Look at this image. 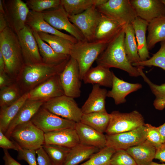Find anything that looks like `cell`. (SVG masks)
<instances>
[{
	"label": "cell",
	"instance_id": "7dc6e473",
	"mask_svg": "<svg viewBox=\"0 0 165 165\" xmlns=\"http://www.w3.org/2000/svg\"><path fill=\"white\" fill-rule=\"evenodd\" d=\"M15 82L5 72H0V89L8 86Z\"/></svg>",
	"mask_w": 165,
	"mask_h": 165
},
{
	"label": "cell",
	"instance_id": "f1b7e54d",
	"mask_svg": "<svg viewBox=\"0 0 165 165\" xmlns=\"http://www.w3.org/2000/svg\"><path fill=\"white\" fill-rule=\"evenodd\" d=\"M36 41L43 63L51 64H61L69 58V55L58 53L40 38L38 33L32 31Z\"/></svg>",
	"mask_w": 165,
	"mask_h": 165
},
{
	"label": "cell",
	"instance_id": "1f68e13d",
	"mask_svg": "<svg viewBox=\"0 0 165 165\" xmlns=\"http://www.w3.org/2000/svg\"><path fill=\"white\" fill-rule=\"evenodd\" d=\"M110 119L106 111L83 114L80 122L101 133L105 132Z\"/></svg>",
	"mask_w": 165,
	"mask_h": 165
},
{
	"label": "cell",
	"instance_id": "db71d44e",
	"mask_svg": "<svg viewBox=\"0 0 165 165\" xmlns=\"http://www.w3.org/2000/svg\"><path fill=\"white\" fill-rule=\"evenodd\" d=\"M0 13H2L4 15L5 14V11L2 0H0Z\"/></svg>",
	"mask_w": 165,
	"mask_h": 165
},
{
	"label": "cell",
	"instance_id": "6da1fadb",
	"mask_svg": "<svg viewBox=\"0 0 165 165\" xmlns=\"http://www.w3.org/2000/svg\"><path fill=\"white\" fill-rule=\"evenodd\" d=\"M70 58L57 64L42 62L30 65H25L15 81L22 94L28 93L52 76L59 75Z\"/></svg>",
	"mask_w": 165,
	"mask_h": 165
},
{
	"label": "cell",
	"instance_id": "f907efd6",
	"mask_svg": "<svg viewBox=\"0 0 165 165\" xmlns=\"http://www.w3.org/2000/svg\"><path fill=\"white\" fill-rule=\"evenodd\" d=\"M7 27H8L7 22L4 15L0 13V33Z\"/></svg>",
	"mask_w": 165,
	"mask_h": 165
},
{
	"label": "cell",
	"instance_id": "9f6ffc18",
	"mask_svg": "<svg viewBox=\"0 0 165 165\" xmlns=\"http://www.w3.org/2000/svg\"><path fill=\"white\" fill-rule=\"evenodd\" d=\"M162 1L163 3L165 5V0H162Z\"/></svg>",
	"mask_w": 165,
	"mask_h": 165
},
{
	"label": "cell",
	"instance_id": "ac0fdd59",
	"mask_svg": "<svg viewBox=\"0 0 165 165\" xmlns=\"http://www.w3.org/2000/svg\"><path fill=\"white\" fill-rule=\"evenodd\" d=\"M125 28L116 20L101 14L94 42L108 44Z\"/></svg>",
	"mask_w": 165,
	"mask_h": 165
},
{
	"label": "cell",
	"instance_id": "ffe728a7",
	"mask_svg": "<svg viewBox=\"0 0 165 165\" xmlns=\"http://www.w3.org/2000/svg\"><path fill=\"white\" fill-rule=\"evenodd\" d=\"M75 129L80 143L101 150L106 146V135L81 122L76 123Z\"/></svg>",
	"mask_w": 165,
	"mask_h": 165
},
{
	"label": "cell",
	"instance_id": "ba28073f",
	"mask_svg": "<svg viewBox=\"0 0 165 165\" xmlns=\"http://www.w3.org/2000/svg\"><path fill=\"white\" fill-rule=\"evenodd\" d=\"M74 99L64 95L45 102L42 107L55 115L77 123L80 122L83 113Z\"/></svg>",
	"mask_w": 165,
	"mask_h": 165
},
{
	"label": "cell",
	"instance_id": "836d02e7",
	"mask_svg": "<svg viewBox=\"0 0 165 165\" xmlns=\"http://www.w3.org/2000/svg\"><path fill=\"white\" fill-rule=\"evenodd\" d=\"M41 38L56 53L69 55L74 43L61 37L48 33L37 32Z\"/></svg>",
	"mask_w": 165,
	"mask_h": 165
},
{
	"label": "cell",
	"instance_id": "8d00e7d4",
	"mask_svg": "<svg viewBox=\"0 0 165 165\" xmlns=\"http://www.w3.org/2000/svg\"><path fill=\"white\" fill-rule=\"evenodd\" d=\"M17 84L14 82L0 89V108L6 107L18 100L23 95Z\"/></svg>",
	"mask_w": 165,
	"mask_h": 165
},
{
	"label": "cell",
	"instance_id": "2e32d148",
	"mask_svg": "<svg viewBox=\"0 0 165 165\" xmlns=\"http://www.w3.org/2000/svg\"><path fill=\"white\" fill-rule=\"evenodd\" d=\"M64 95L59 75L52 76L28 92V100L45 102Z\"/></svg>",
	"mask_w": 165,
	"mask_h": 165
},
{
	"label": "cell",
	"instance_id": "30bf717a",
	"mask_svg": "<svg viewBox=\"0 0 165 165\" xmlns=\"http://www.w3.org/2000/svg\"><path fill=\"white\" fill-rule=\"evenodd\" d=\"M42 13L45 20L55 29L66 31L78 41H86L80 30L70 21L68 15L61 5Z\"/></svg>",
	"mask_w": 165,
	"mask_h": 165
},
{
	"label": "cell",
	"instance_id": "d4e9b609",
	"mask_svg": "<svg viewBox=\"0 0 165 165\" xmlns=\"http://www.w3.org/2000/svg\"><path fill=\"white\" fill-rule=\"evenodd\" d=\"M114 73L110 68L101 65L91 68L84 75L82 80L85 83L97 84L112 88Z\"/></svg>",
	"mask_w": 165,
	"mask_h": 165
},
{
	"label": "cell",
	"instance_id": "ab89813d",
	"mask_svg": "<svg viewBox=\"0 0 165 165\" xmlns=\"http://www.w3.org/2000/svg\"><path fill=\"white\" fill-rule=\"evenodd\" d=\"M132 65L134 67L154 66L165 70V41L160 42V49L151 57L146 61L133 64Z\"/></svg>",
	"mask_w": 165,
	"mask_h": 165
},
{
	"label": "cell",
	"instance_id": "d6986e66",
	"mask_svg": "<svg viewBox=\"0 0 165 165\" xmlns=\"http://www.w3.org/2000/svg\"><path fill=\"white\" fill-rule=\"evenodd\" d=\"M26 25L33 31L56 35L68 39L75 43L78 40L73 36L64 33L55 29L44 19L42 13L30 10L27 16Z\"/></svg>",
	"mask_w": 165,
	"mask_h": 165
},
{
	"label": "cell",
	"instance_id": "44dd1931",
	"mask_svg": "<svg viewBox=\"0 0 165 165\" xmlns=\"http://www.w3.org/2000/svg\"><path fill=\"white\" fill-rule=\"evenodd\" d=\"M45 102L27 100L10 123L5 135L10 138L11 134L18 125L30 121Z\"/></svg>",
	"mask_w": 165,
	"mask_h": 165
},
{
	"label": "cell",
	"instance_id": "3957f363",
	"mask_svg": "<svg viewBox=\"0 0 165 165\" xmlns=\"http://www.w3.org/2000/svg\"><path fill=\"white\" fill-rule=\"evenodd\" d=\"M125 29L108 44L96 60V62L97 65L119 68L127 72L130 76L137 77L140 76L138 68L129 62L124 50Z\"/></svg>",
	"mask_w": 165,
	"mask_h": 165
},
{
	"label": "cell",
	"instance_id": "bcb514c9",
	"mask_svg": "<svg viewBox=\"0 0 165 165\" xmlns=\"http://www.w3.org/2000/svg\"><path fill=\"white\" fill-rule=\"evenodd\" d=\"M38 165H53L49 156L42 147L36 150Z\"/></svg>",
	"mask_w": 165,
	"mask_h": 165
},
{
	"label": "cell",
	"instance_id": "f546056e",
	"mask_svg": "<svg viewBox=\"0 0 165 165\" xmlns=\"http://www.w3.org/2000/svg\"><path fill=\"white\" fill-rule=\"evenodd\" d=\"M147 37L149 50L159 42L165 41V16L156 18L149 23Z\"/></svg>",
	"mask_w": 165,
	"mask_h": 165
},
{
	"label": "cell",
	"instance_id": "11a10c76",
	"mask_svg": "<svg viewBox=\"0 0 165 165\" xmlns=\"http://www.w3.org/2000/svg\"><path fill=\"white\" fill-rule=\"evenodd\" d=\"M150 165H165V163H157L152 162Z\"/></svg>",
	"mask_w": 165,
	"mask_h": 165
},
{
	"label": "cell",
	"instance_id": "7bdbcfd3",
	"mask_svg": "<svg viewBox=\"0 0 165 165\" xmlns=\"http://www.w3.org/2000/svg\"><path fill=\"white\" fill-rule=\"evenodd\" d=\"M145 126L146 130L145 141L157 149L162 144L158 127L148 123L145 124Z\"/></svg>",
	"mask_w": 165,
	"mask_h": 165
},
{
	"label": "cell",
	"instance_id": "4316f807",
	"mask_svg": "<svg viewBox=\"0 0 165 165\" xmlns=\"http://www.w3.org/2000/svg\"><path fill=\"white\" fill-rule=\"evenodd\" d=\"M137 165H150L155 159L156 149L145 141L126 150Z\"/></svg>",
	"mask_w": 165,
	"mask_h": 165
},
{
	"label": "cell",
	"instance_id": "52a82bcc",
	"mask_svg": "<svg viewBox=\"0 0 165 165\" xmlns=\"http://www.w3.org/2000/svg\"><path fill=\"white\" fill-rule=\"evenodd\" d=\"M110 119L106 131L107 134H113L136 129L145 124L143 116L138 111L129 113L117 111L110 114Z\"/></svg>",
	"mask_w": 165,
	"mask_h": 165
},
{
	"label": "cell",
	"instance_id": "b9f144b4",
	"mask_svg": "<svg viewBox=\"0 0 165 165\" xmlns=\"http://www.w3.org/2000/svg\"><path fill=\"white\" fill-rule=\"evenodd\" d=\"M111 165H137L126 150H116L112 156L110 161Z\"/></svg>",
	"mask_w": 165,
	"mask_h": 165
},
{
	"label": "cell",
	"instance_id": "83f0119b",
	"mask_svg": "<svg viewBox=\"0 0 165 165\" xmlns=\"http://www.w3.org/2000/svg\"><path fill=\"white\" fill-rule=\"evenodd\" d=\"M100 150L96 147L80 143L71 148L63 165H78Z\"/></svg>",
	"mask_w": 165,
	"mask_h": 165
},
{
	"label": "cell",
	"instance_id": "9a60e30c",
	"mask_svg": "<svg viewBox=\"0 0 165 165\" xmlns=\"http://www.w3.org/2000/svg\"><path fill=\"white\" fill-rule=\"evenodd\" d=\"M17 35L25 65H30L43 62L36 41L30 27L26 25Z\"/></svg>",
	"mask_w": 165,
	"mask_h": 165
},
{
	"label": "cell",
	"instance_id": "74e56055",
	"mask_svg": "<svg viewBox=\"0 0 165 165\" xmlns=\"http://www.w3.org/2000/svg\"><path fill=\"white\" fill-rule=\"evenodd\" d=\"M42 147L53 165H63L71 148L53 144H44Z\"/></svg>",
	"mask_w": 165,
	"mask_h": 165
},
{
	"label": "cell",
	"instance_id": "9c48e42d",
	"mask_svg": "<svg viewBox=\"0 0 165 165\" xmlns=\"http://www.w3.org/2000/svg\"><path fill=\"white\" fill-rule=\"evenodd\" d=\"M8 27L17 34L24 28L30 10L21 0H2Z\"/></svg>",
	"mask_w": 165,
	"mask_h": 165
},
{
	"label": "cell",
	"instance_id": "816d5d0a",
	"mask_svg": "<svg viewBox=\"0 0 165 165\" xmlns=\"http://www.w3.org/2000/svg\"><path fill=\"white\" fill-rule=\"evenodd\" d=\"M162 143L165 142V122L158 127Z\"/></svg>",
	"mask_w": 165,
	"mask_h": 165
},
{
	"label": "cell",
	"instance_id": "484cf974",
	"mask_svg": "<svg viewBox=\"0 0 165 165\" xmlns=\"http://www.w3.org/2000/svg\"><path fill=\"white\" fill-rule=\"evenodd\" d=\"M149 23L137 17L132 23L137 41L141 61L150 58L147 47L146 31Z\"/></svg>",
	"mask_w": 165,
	"mask_h": 165
},
{
	"label": "cell",
	"instance_id": "c3c4849f",
	"mask_svg": "<svg viewBox=\"0 0 165 165\" xmlns=\"http://www.w3.org/2000/svg\"><path fill=\"white\" fill-rule=\"evenodd\" d=\"M3 159L4 165H22L14 159L10 155L8 150L4 149Z\"/></svg>",
	"mask_w": 165,
	"mask_h": 165
},
{
	"label": "cell",
	"instance_id": "8fae6325",
	"mask_svg": "<svg viewBox=\"0 0 165 165\" xmlns=\"http://www.w3.org/2000/svg\"><path fill=\"white\" fill-rule=\"evenodd\" d=\"M59 77L65 95L74 98L80 96L81 80L79 65L75 60L70 57Z\"/></svg>",
	"mask_w": 165,
	"mask_h": 165
},
{
	"label": "cell",
	"instance_id": "681fc988",
	"mask_svg": "<svg viewBox=\"0 0 165 165\" xmlns=\"http://www.w3.org/2000/svg\"><path fill=\"white\" fill-rule=\"evenodd\" d=\"M155 159L161 162H165V142L156 149Z\"/></svg>",
	"mask_w": 165,
	"mask_h": 165
},
{
	"label": "cell",
	"instance_id": "603a6c76",
	"mask_svg": "<svg viewBox=\"0 0 165 165\" xmlns=\"http://www.w3.org/2000/svg\"><path fill=\"white\" fill-rule=\"evenodd\" d=\"M44 144H53L71 148L80 143L75 128H67L44 134Z\"/></svg>",
	"mask_w": 165,
	"mask_h": 165
},
{
	"label": "cell",
	"instance_id": "d590c367",
	"mask_svg": "<svg viewBox=\"0 0 165 165\" xmlns=\"http://www.w3.org/2000/svg\"><path fill=\"white\" fill-rule=\"evenodd\" d=\"M137 67L140 76L147 84L155 97L153 103L154 108L158 110H163L165 108V83L158 85L153 83L144 72V67L139 66Z\"/></svg>",
	"mask_w": 165,
	"mask_h": 165
},
{
	"label": "cell",
	"instance_id": "f6af8a7d",
	"mask_svg": "<svg viewBox=\"0 0 165 165\" xmlns=\"http://www.w3.org/2000/svg\"><path fill=\"white\" fill-rule=\"evenodd\" d=\"M0 147L3 149H12L18 151L19 146L14 141L7 137L0 130Z\"/></svg>",
	"mask_w": 165,
	"mask_h": 165
},
{
	"label": "cell",
	"instance_id": "ee69618b",
	"mask_svg": "<svg viewBox=\"0 0 165 165\" xmlns=\"http://www.w3.org/2000/svg\"><path fill=\"white\" fill-rule=\"evenodd\" d=\"M17 152L18 160L25 161L29 165H38L36 150L23 149L19 146Z\"/></svg>",
	"mask_w": 165,
	"mask_h": 165
},
{
	"label": "cell",
	"instance_id": "e0dca14e",
	"mask_svg": "<svg viewBox=\"0 0 165 165\" xmlns=\"http://www.w3.org/2000/svg\"><path fill=\"white\" fill-rule=\"evenodd\" d=\"M137 16L148 22L165 16V5L162 0H130Z\"/></svg>",
	"mask_w": 165,
	"mask_h": 165
},
{
	"label": "cell",
	"instance_id": "f5cc1de1",
	"mask_svg": "<svg viewBox=\"0 0 165 165\" xmlns=\"http://www.w3.org/2000/svg\"><path fill=\"white\" fill-rule=\"evenodd\" d=\"M5 72V64L2 55L0 52V72Z\"/></svg>",
	"mask_w": 165,
	"mask_h": 165
},
{
	"label": "cell",
	"instance_id": "5bb4252c",
	"mask_svg": "<svg viewBox=\"0 0 165 165\" xmlns=\"http://www.w3.org/2000/svg\"><path fill=\"white\" fill-rule=\"evenodd\" d=\"M146 130L145 126L136 129L122 133L106 135V146L116 150L126 149L139 145L146 140Z\"/></svg>",
	"mask_w": 165,
	"mask_h": 165
},
{
	"label": "cell",
	"instance_id": "cb8c5ba5",
	"mask_svg": "<svg viewBox=\"0 0 165 165\" xmlns=\"http://www.w3.org/2000/svg\"><path fill=\"white\" fill-rule=\"evenodd\" d=\"M107 92L106 89L94 84L88 98L81 108L83 114L106 111L105 103Z\"/></svg>",
	"mask_w": 165,
	"mask_h": 165
},
{
	"label": "cell",
	"instance_id": "277c9868",
	"mask_svg": "<svg viewBox=\"0 0 165 165\" xmlns=\"http://www.w3.org/2000/svg\"><path fill=\"white\" fill-rule=\"evenodd\" d=\"M108 44L86 41H78L74 43L70 56L75 60L78 64L81 80Z\"/></svg>",
	"mask_w": 165,
	"mask_h": 165
},
{
	"label": "cell",
	"instance_id": "d6a6232c",
	"mask_svg": "<svg viewBox=\"0 0 165 165\" xmlns=\"http://www.w3.org/2000/svg\"><path fill=\"white\" fill-rule=\"evenodd\" d=\"M124 47L127 57L132 64L141 61L134 29L132 24H128L125 29Z\"/></svg>",
	"mask_w": 165,
	"mask_h": 165
},
{
	"label": "cell",
	"instance_id": "60d3db41",
	"mask_svg": "<svg viewBox=\"0 0 165 165\" xmlns=\"http://www.w3.org/2000/svg\"><path fill=\"white\" fill-rule=\"evenodd\" d=\"M25 1L29 9L37 13H42L61 5V0H26Z\"/></svg>",
	"mask_w": 165,
	"mask_h": 165
},
{
	"label": "cell",
	"instance_id": "5b68a950",
	"mask_svg": "<svg viewBox=\"0 0 165 165\" xmlns=\"http://www.w3.org/2000/svg\"><path fill=\"white\" fill-rule=\"evenodd\" d=\"M44 134L30 120L17 126L10 138L22 148L36 150L44 144Z\"/></svg>",
	"mask_w": 165,
	"mask_h": 165
},
{
	"label": "cell",
	"instance_id": "7402d4cb",
	"mask_svg": "<svg viewBox=\"0 0 165 165\" xmlns=\"http://www.w3.org/2000/svg\"><path fill=\"white\" fill-rule=\"evenodd\" d=\"M142 87L141 84L125 81L119 78L114 73L112 89L108 91L107 97L113 98L116 105H119L126 102V97L127 95Z\"/></svg>",
	"mask_w": 165,
	"mask_h": 165
},
{
	"label": "cell",
	"instance_id": "e575fe53",
	"mask_svg": "<svg viewBox=\"0 0 165 165\" xmlns=\"http://www.w3.org/2000/svg\"><path fill=\"white\" fill-rule=\"evenodd\" d=\"M107 0H61V5L68 15H75L91 7L101 5Z\"/></svg>",
	"mask_w": 165,
	"mask_h": 165
},
{
	"label": "cell",
	"instance_id": "f35d334b",
	"mask_svg": "<svg viewBox=\"0 0 165 165\" xmlns=\"http://www.w3.org/2000/svg\"><path fill=\"white\" fill-rule=\"evenodd\" d=\"M116 151L106 146L93 154L86 161L78 165H111V158Z\"/></svg>",
	"mask_w": 165,
	"mask_h": 165
},
{
	"label": "cell",
	"instance_id": "8992f818",
	"mask_svg": "<svg viewBox=\"0 0 165 165\" xmlns=\"http://www.w3.org/2000/svg\"><path fill=\"white\" fill-rule=\"evenodd\" d=\"M96 7L101 13L116 20L125 27L132 24L137 17L129 0H107Z\"/></svg>",
	"mask_w": 165,
	"mask_h": 165
},
{
	"label": "cell",
	"instance_id": "4dcf8cb0",
	"mask_svg": "<svg viewBox=\"0 0 165 165\" xmlns=\"http://www.w3.org/2000/svg\"><path fill=\"white\" fill-rule=\"evenodd\" d=\"M28 99V93L24 94L13 104L0 108V130L5 134L12 121L15 117L24 103Z\"/></svg>",
	"mask_w": 165,
	"mask_h": 165
},
{
	"label": "cell",
	"instance_id": "4fadbf2b",
	"mask_svg": "<svg viewBox=\"0 0 165 165\" xmlns=\"http://www.w3.org/2000/svg\"><path fill=\"white\" fill-rule=\"evenodd\" d=\"M101 16L96 6L75 15H68L70 21L80 30L86 41L94 42L95 31Z\"/></svg>",
	"mask_w": 165,
	"mask_h": 165
},
{
	"label": "cell",
	"instance_id": "7a4b0ae2",
	"mask_svg": "<svg viewBox=\"0 0 165 165\" xmlns=\"http://www.w3.org/2000/svg\"><path fill=\"white\" fill-rule=\"evenodd\" d=\"M0 52L5 62L6 73L15 82L25 65L18 36L9 27L0 33Z\"/></svg>",
	"mask_w": 165,
	"mask_h": 165
},
{
	"label": "cell",
	"instance_id": "7c38bea8",
	"mask_svg": "<svg viewBox=\"0 0 165 165\" xmlns=\"http://www.w3.org/2000/svg\"><path fill=\"white\" fill-rule=\"evenodd\" d=\"M31 121L45 133L67 128H75L76 123L50 112L42 106Z\"/></svg>",
	"mask_w": 165,
	"mask_h": 165
}]
</instances>
